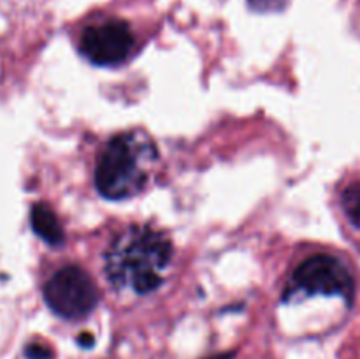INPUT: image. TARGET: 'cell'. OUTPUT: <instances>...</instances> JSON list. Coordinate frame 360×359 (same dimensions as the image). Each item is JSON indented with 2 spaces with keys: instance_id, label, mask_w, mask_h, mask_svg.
Returning <instances> with one entry per match:
<instances>
[{
  "instance_id": "1",
  "label": "cell",
  "mask_w": 360,
  "mask_h": 359,
  "mask_svg": "<svg viewBox=\"0 0 360 359\" xmlns=\"http://www.w3.org/2000/svg\"><path fill=\"white\" fill-rule=\"evenodd\" d=\"M172 259V243L150 225H129L105 252V275L116 291L148 294L160 287Z\"/></svg>"
},
{
  "instance_id": "2",
  "label": "cell",
  "mask_w": 360,
  "mask_h": 359,
  "mask_svg": "<svg viewBox=\"0 0 360 359\" xmlns=\"http://www.w3.org/2000/svg\"><path fill=\"white\" fill-rule=\"evenodd\" d=\"M157 157V146L143 130L115 136L97 160L95 187L98 194L111 201L139 194L150 182Z\"/></svg>"
},
{
  "instance_id": "3",
  "label": "cell",
  "mask_w": 360,
  "mask_h": 359,
  "mask_svg": "<svg viewBox=\"0 0 360 359\" xmlns=\"http://www.w3.org/2000/svg\"><path fill=\"white\" fill-rule=\"evenodd\" d=\"M297 294L340 296L350 301L354 296V278L341 259L330 253H315L295 267L290 284L285 289V299Z\"/></svg>"
},
{
  "instance_id": "4",
  "label": "cell",
  "mask_w": 360,
  "mask_h": 359,
  "mask_svg": "<svg viewBox=\"0 0 360 359\" xmlns=\"http://www.w3.org/2000/svg\"><path fill=\"white\" fill-rule=\"evenodd\" d=\"M44 299L49 308L63 319L86 317L98 301L94 280L77 266H65L44 284Z\"/></svg>"
},
{
  "instance_id": "5",
  "label": "cell",
  "mask_w": 360,
  "mask_h": 359,
  "mask_svg": "<svg viewBox=\"0 0 360 359\" xmlns=\"http://www.w3.org/2000/svg\"><path fill=\"white\" fill-rule=\"evenodd\" d=\"M81 53L91 63L115 67L129 58L134 48V34L125 21L109 20L91 25L81 35Z\"/></svg>"
},
{
  "instance_id": "6",
  "label": "cell",
  "mask_w": 360,
  "mask_h": 359,
  "mask_svg": "<svg viewBox=\"0 0 360 359\" xmlns=\"http://www.w3.org/2000/svg\"><path fill=\"white\" fill-rule=\"evenodd\" d=\"M30 222L35 234H37L41 239H44L48 245H53V246L62 245L63 243L62 224H60L58 217H56L55 211H53L48 204L46 203L34 204L30 213Z\"/></svg>"
},
{
  "instance_id": "7",
  "label": "cell",
  "mask_w": 360,
  "mask_h": 359,
  "mask_svg": "<svg viewBox=\"0 0 360 359\" xmlns=\"http://www.w3.org/2000/svg\"><path fill=\"white\" fill-rule=\"evenodd\" d=\"M341 206L348 220L360 229V182L352 183L341 194Z\"/></svg>"
},
{
  "instance_id": "8",
  "label": "cell",
  "mask_w": 360,
  "mask_h": 359,
  "mask_svg": "<svg viewBox=\"0 0 360 359\" xmlns=\"http://www.w3.org/2000/svg\"><path fill=\"white\" fill-rule=\"evenodd\" d=\"M248 4L257 13H278L285 9L288 0H248Z\"/></svg>"
},
{
  "instance_id": "9",
  "label": "cell",
  "mask_w": 360,
  "mask_h": 359,
  "mask_svg": "<svg viewBox=\"0 0 360 359\" xmlns=\"http://www.w3.org/2000/svg\"><path fill=\"white\" fill-rule=\"evenodd\" d=\"M25 355L27 359H51L53 354L46 345L41 344H30L25 348Z\"/></svg>"
},
{
  "instance_id": "10",
  "label": "cell",
  "mask_w": 360,
  "mask_h": 359,
  "mask_svg": "<svg viewBox=\"0 0 360 359\" xmlns=\"http://www.w3.org/2000/svg\"><path fill=\"white\" fill-rule=\"evenodd\" d=\"M77 344L84 348L91 347V345H94V336H91L90 333H83L79 338H77Z\"/></svg>"
},
{
  "instance_id": "11",
  "label": "cell",
  "mask_w": 360,
  "mask_h": 359,
  "mask_svg": "<svg viewBox=\"0 0 360 359\" xmlns=\"http://www.w3.org/2000/svg\"><path fill=\"white\" fill-rule=\"evenodd\" d=\"M210 359H234V352H229V354H218V355H214V358H210Z\"/></svg>"
}]
</instances>
